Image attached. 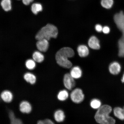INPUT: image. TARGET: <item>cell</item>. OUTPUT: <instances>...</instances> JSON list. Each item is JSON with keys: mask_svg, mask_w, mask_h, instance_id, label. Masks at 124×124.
Segmentation results:
<instances>
[{"mask_svg": "<svg viewBox=\"0 0 124 124\" xmlns=\"http://www.w3.org/2000/svg\"><path fill=\"white\" fill-rule=\"evenodd\" d=\"M74 55V52L70 48L65 47L62 48L57 53L55 56L57 62L59 65L63 68L70 69L72 67V63L68 59L72 58Z\"/></svg>", "mask_w": 124, "mask_h": 124, "instance_id": "obj_1", "label": "cell"}, {"mask_svg": "<svg viewBox=\"0 0 124 124\" xmlns=\"http://www.w3.org/2000/svg\"><path fill=\"white\" fill-rule=\"evenodd\" d=\"M112 111V108L108 105H104L98 108L94 116L97 123L101 124H114L115 123V119L109 114Z\"/></svg>", "mask_w": 124, "mask_h": 124, "instance_id": "obj_2", "label": "cell"}, {"mask_svg": "<svg viewBox=\"0 0 124 124\" xmlns=\"http://www.w3.org/2000/svg\"><path fill=\"white\" fill-rule=\"evenodd\" d=\"M115 22L118 28L122 33V38L118 42V55L120 57H124V13L123 11L116 14L114 17Z\"/></svg>", "mask_w": 124, "mask_h": 124, "instance_id": "obj_3", "label": "cell"}, {"mask_svg": "<svg viewBox=\"0 0 124 124\" xmlns=\"http://www.w3.org/2000/svg\"><path fill=\"white\" fill-rule=\"evenodd\" d=\"M58 33V29L55 26L52 24H47L39 31L35 38L38 40L45 39L48 41L51 38H56Z\"/></svg>", "mask_w": 124, "mask_h": 124, "instance_id": "obj_4", "label": "cell"}, {"mask_svg": "<svg viewBox=\"0 0 124 124\" xmlns=\"http://www.w3.org/2000/svg\"><path fill=\"white\" fill-rule=\"evenodd\" d=\"M71 100L74 103H79L83 101L84 95L82 90L77 88L73 91L70 94Z\"/></svg>", "mask_w": 124, "mask_h": 124, "instance_id": "obj_5", "label": "cell"}, {"mask_svg": "<svg viewBox=\"0 0 124 124\" xmlns=\"http://www.w3.org/2000/svg\"><path fill=\"white\" fill-rule=\"evenodd\" d=\"M63 81L65 87L68 90L72 89L75 86L76 83L74 78L70 74L67 73L65 74Z\"/></svg>", "mask_w": 124, "mask_h": 124, "instance_id": "obj_6", "label": "cell"}, {"mask_svg": "<svg viewBox=\"0 0 124 124\" xmlns=\"http://www.w3.org/2000/svg\"><path fill=\"white\" fill-rule=\"evenodd\" d=\"M19 110L21 112L24 114L30 113L32 110L31 105L28 101H22L19 105Z\"/></svg>", "mask_w": 124, "mask_h": 124, "instance_id": "obj_7", "label": "cell"}, {"mask_svg": "<svg viewBox=\"0 0 124 124\" xmlns=\"http://www.w3.org/2000/svg\"><path fill=\"white\" fill-rule=\"evenodd\" d=\"M36 43L37 48L40 52H45L48 48L49 43L48 40L43 39L38 40Z\"/></svg>", "mask_w": 124, "mask_h": 124, "instance_id": "obj_8", "label": "cell"}, {"mask_svg": "<svg viewBox=\"0 0 124 124\" xmlns=\"http://www.w3.org/2000/svg\"><path fill=\"white\" fill-rule=\"evenodd\" d=\"M0 96L1 100L7 103L11 102L13 98V94L10 91L7 90L2 91Z\"/></svg>", "mask_w": 124, "mask_h": 124, "instance_id": "obj_9", "label": "cell"}, {"mask_svg": "<svg viewBox=\"0 0 124 124\" xmlns=\"http://www.w3.org/2000/svg\"><path fill=\"white\" fill-rule=\"evenodd\" d=\"M88 45L91 49L97 50L100 48V41L95 36L91 37L88 41Z\"/></svg>", "mask_w": 124, "mask_h": 124, "instance_id": "obj_10", "label": "cell"}, {"mask_svg": "<svg viewBox=\"0 0 124 124\" xmlns=\"http://www.w3.org/2000/svg\"><path fill=\"white\" fill-rule=\"evenodd\" d=\"M120 65L117 62H115L111 63L109 66V70L110 73L113 75L118 74L120 72Z\"/></svg>", "mask_w": 124, "mask_h": 124, "instance_id": "obj_11", "label": "cell"}, {"mask_svg": "<svg viewBox=\"0 0 124 124\" xmlns=\"http://www.w3.org/2000/svg\"><path fill=\"white\" fill-rule=\"evenodd\" d=\"M23 78L26 82L31 85L34 84L37 81L36 76L31 72L26 73L24 74Z\"/></svg>", "mask_w": 124, "mask_h": 124, "instance_id": "obj_12", "label": "cell"}, {"mask_svg": "<svg viewBox=\"0 0 124 124\" xmlns=\"http://www.w3.org/2000/svg\"><path fill=\"white\" fill-rule=\"evenodd\" d=\"M77 51L80 57H86L89 55V49L87 46L84 45L79 46L77 48Z\"/></svg>", "mask_w": 124, "mask_h": 124, "instance_id": "obj_13", "label": "cell"}, {"mask_svg": "<svg viewBox=\"0 0 124 124\" xmlns=\"http://www.w3.org/2000/svg\"><path fill=\"white\" fill-rule=\"evenodd\" d=\"M70 74L74 79H78L82 76V71L79 67L75 66L71 70Z\"/></svg>", "mask_w": 124, "mask_h": 124, "instance_id": "obj_14", "label": "cell"}, {"mask_svg": "<svg viewBox=\"0 0 124 124\" xmlns=\"http://www.w3.org/2000/svg\"><path fill=\"white\" fill-rule=\"evenodd\" d=\"M114 115L118 118L122 120H124V107L123 108L116 107L114 109Z\"/></svg>", "mask_w": 124, "mask_h": 124, "instance_id": "obj_15", "label": "cell"}, {"mask_svg": "<svg viewBox=\"0 0 124 124\" xmlns=\"http://www.w3.org/2000/svg\"><path fill=\"white\" fill-rule=\"evenodd\" d=\"M54 117L56 122H62L65 118L64 112L62 110H58L54 113Z\"/></svg>", "mask_w": 124, "mask_h": 124, "instance_id": "obj_16", "label": "cell"}, {"mask_svg": "<svg viewBox=\"0 0 124 124\" xmlns=\"http://www.w3.org/2000/svg\"><path fill=\"white\" fill-rule=\"evenodd\" d=\"M1 5L4 11H9L11 10L12 1L11 0H1Z\"/></svg>", "mask_w": 124, "mask_h": 124, "instance_id": "obj_17", "label": "cell"}, {"mask_svg": "<svg viewBox=\"0 0 124 124\" xmlns=\"http://www.w3.org/2000/svg\"><path fill=\"white\" fill-rule=\"evenodd\" d=\"M32 58L36 62L40 63L43 61L44 57L41 53L39 51H36L32 55Z\"/></svg>", "mask_w": 124, "mask_h": 124, "instance_id": "obj_18", "label": "cell"}, {"mask_svg": "<svg viewBox=\"0 0 124 124\" xmlns=\"http://www.w3.org/2000/svg\"><path fill=\"white\" fill-rule=\"evenodd\" d=\"M43 9L42 5L39 3H34L31 6V10L35 15H37L39 12L41 11Z\"/></svg>", "mask_w": 124, "mask_h": 124, "instance_id": "obj_19", "label": "cell"}, {"mask_svg": "<svg viewBox=\"0 0 124 124\" xmlns=\"http://www.w3.org/2000/svg\"><path fill=\"white\" fill-rule=\"evenodd\" d=\"M9 115L11 124H23L22 122L20 119L16 118V117L12 111H10L9 112Z\"/></svg>", "mask_w": 124, "mask_h": 124, "instance_id": "obj_20", "label": "cell"}, {"mask_svg": "<svg viewBox=\"0 0 124 124\" xmlns=\"http://www.w3.org/2000/svg\"><path fill=\"white\" fill-rule=\"evenodd\" d=\"M114 0H101V4L103 8L107 9L111 8L114 4Z\"/></svg>", "mask_w": 124, "mask_h": 124, "instance_id": "obj_21", "label": "cell"}, {"mask_svg": "<svg viewBox=\"0 0 124 124\" xmlns=\"http://www.w3.org/2000/svg\"><path fill=\"white\" fill-rule=\"evenodd\" d=\"M69 96V93L67 91L65 90H63L59 92L57 97L59 100L64 101L68 98Z\"/></svg>", "mask_w": 124, "mask_h": 124, "instance_id": "obj_22", "label": "cell"}, {"mask_svg": "<svg viewBox=\"0 0 124 124\" xmlns=\"http://www.w3.org/2000/svg\"><path fill=\"white\" fill-rule=\"evenodd\" d=\"M35 62L33 60L29 59L25 62V66L27 69L30 70L34 69L36 66Z\"/></svg>", "mask_w": 124, "mask_h": 124, "instance_id": "obj_23", "label": "cell"}, {"mask_svg": "<svg viewBox=\"0 0 124 124\" xmlns=\"http://www.w3.org/2000/svg\"><path fill=\"white\" fill-rule=\"evenodd\" d=\"M90 105L91 107L94 109H98L101 107V102L98 99H94L91 101Z\"/></svg>", "mask_w": 124, "mask_h": 124, "instance_id": "obj_24", "label": "cell"}, {"mask_svg": "<svg viewBox=\"0 0 124 124\" xmlns=\"http://www.w3.org/2000/svg\"><path fill=\"white\" fill-rule=\"evenodd\" d=\"M102 31L105 34H108L110 32V28L108 26H105L103 28Z\"/></svg>", "mask_w": 124, "mask_h": 124, "instance_id": "obj_25", "label": "cell"}, {"mask_svg": "<svg viewBox=\"0 0 124 124\" xmlns=\"http://www.w3.org/2000/svg\"><path fill=\"white\" fill-rule=\"evenodd\" d=\"M103 28L102 26L100 24H97L95 26V29L96 31L98 32H101L102 31Z\"/></svg>", "mask_w": 124, "mask_h": 124, "instance_id": "obj_26", "label": "cell"}, {"mask_svg": "<svg viewBox=\"0 0 124 124\" xmlns=\"http://www.w3.org/2000/svg\"><path fill=\"white\" fill-rule=\"evenodd\" d=\"M34 0H22L23 3L25 5H28Z\"/></svg>", "mask_w": 124, "mask_h": 124, "instance_id": "obj_27", "label": "cell"}, {"mask_svg": "<svg viewBox=\"0 0 124 124\" xmlns=\"http://www.w3.org/2000/svg\"><path fill=\"white\" fill-rule=\"evenodd\" d=\"M43 124H53L54 123L52 120L49 119H46L43 120Z\"/></svg>", "mask_w": 124, "mask_h": 124, "instance_id": "obj_28", "label": "cell"}, {"mask_svg": "<svg viewBox=\"0 0 124 124\" xmlns=\"http://www.w3.org/2000/svg\"><path fill=\"white\" fill-rule=\"evenodd\" d=\"M37 124H43V120H39L38 122H37Z\"/></svg>", "mask_w": 124, "mask_h": 124, "instance_id": "obj_29", "label": "cell"}, {"mask_svg": "<svg viewBox=\"0 0 124 124\" xmlns=\"http://www.w3.org/2000/svg\"><path fill=\"white\" fill-rule=\"evenodd\" d=\"M121 81L122 83H124V73L123 74V77H122V78L121 80Z\"/></svg>", "mask_w": 124, "mask_h": 124, "instance_id": "obj_30", "label": "cell"}, {"mask_svg": "<svg viewBox=\"0 0 124 124\" xmlns=\"http://www.w3.org/2000/svg\"></svg>", "mask_w": 124, "mask_h": 124, "instance_id": "obj_31", "label": "cell"}]
</instances>
